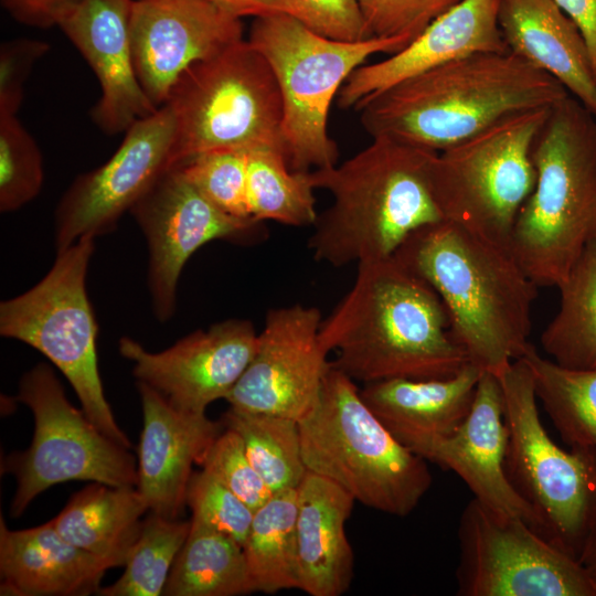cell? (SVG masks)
Here are the masks:
<instances>
[{"instance_id":"cell-2","label":"cell","mask_w":596,"mask_h":596,"mask_svg":"<svg viewBox=\"0 0 596 596\" xmlns=\"http://www.w3.org/2000/svg\"><path fill=\"white\" fill-rule=\"evenodd\" d=\"M567 89L511 52L472 53L406 78L355 109L372 137L440 152L510 115L552 107Z\"/></svg>"},{"instance_id":"cell-8","label":"cell","mask_w":596,"mask_h":596,"mask_svg":"<svg viewBox=\"0 0 596 596\" xmlns=\"http://www.w3.org/2000/svg\"><path fill=\"white\" fill-rule=\"evenodd\" d=\"M164 105L175 123L169 168L213 150L270 148L285 155L276 78L245 39L192 65Z\"/></svg>"},{"instance_id":"cell-28","label":"cell","mask_w":596,"mask_h":596,"mask_svg":"<svg viewBox=\"0 0 596 596\" xmlns=\"http://www.w3.org/2000/svg\"><path fill=\"white\" fill-rule=\"evenodd\" d=\"M188 538L163 588L166 596H237L253 593L242 545L191 518Z\"/></svg>"},{"instance_id":"cell-7","label":"cell","mask_w":596,"mask_h":596,"mask_svg":"<svg viewBox=\"0 0 596 596\" xmlns=\"http://www.w3.org/2000/svg\"><path fill=\"white\" fill-rule=\"evenodd\" d=\"M247 41L265 57L276 78L284 151L289 167L297 171L337 163L338 147L328 132V118L341 87L368 57L391 55L408 44L403 38L334 40L289 14L254 19Z\"/></svg>"},{"instance_id":"cell-18","label":"cell","mask_w":596,"mask_h":596,"mask_svg":"<svg viewBox=\"0 0 596 596\" xmlns=\"http://www.w3.org/2000/svg\"><path fill=\"white\" fill-rule=\"evenodd\" d=\"M130 40L138 81L159 108L192 65L244 38L241 19L207 0H134Z\"/></svg>"},{"instance_id":"cell-25","label":"cell","mask_w":596,"mask_h":596,"mask_svg":"<svg viewBox=\"0 0 596 596\" xmlns=\"http://www.w3.org/2000/svg\"><path fill=\"white\" fill-rule=\"evenodd\" d=\"M296 490L299 589L310 596H341L353 577L354 556L345 523L355 500L308 470Z\"/></svg>"},{"instance_id":"cell-30","label":"cell","mask_w":596,"mask_h":596,"mask_svg":"<svg viewBox=\"0 0 596 596\" xmlns=\"http://www.w3.org/2000/svg\"><path fill=\"white\" fill-rule=\"evenodd\" d=\"M296 518V488L274 492L254 511L242 545L253 593L299 589Z\"/></svg>"},{"instance_id":"cell-37","label":"cell","mask_w":596,"mask_h":596,"mask_svg":"<svg viewBox=\"0 0 596 596\" xmlns=\"http://www.w3.org/2000/svg\"><path fill=\"white\" fill-rule=\"evenodd\" d=\"M199 465L254 511L274 493L252 465L241 436L233 429L224 427Z\"/></svg>"},{"instance_id":"cell-40","label":"cell","mask_w":596,"mask_h":596,"mask_svg":"<svg viewBox=\"0 0 596 596\" xmlns=\"http://www.w3.org/2000/svg\"><path fill=\"white\" fill-rule=\"evenodd\" d=\"M290 15L327 38L340 41L369 39L358 0H288Z\"/></svg>"},{"instance_id":"cell-4","label":"cell","mask_w":596,"mask_h":596,"mask_svg":"<svg viewBox=\"0 0 596 596\" xmlns=\"http://www.w3.org/2000/svg\"><path fill=\"white\" fill-rule=\"evenodd\" d=\"M437 153L376 137L342 163L310 171L332 196L312 225L313 258L334 267L389 258L411 234L445 221L430 183Z\"/></svg>"},{"instance_id":"cell-3","label":"cell","mask_w":596,"mask_h":596,"mask_svg":"<svg viewBox=\"0 0 596 596\" xmlns=\"http://www.w3.org/2000/svg\"><path fill=\"white\" fill-rule=\"evenodd\" d=\"M393 256L438 294L470 363L500 376L524 354L539 287L509 247L441 221L411 234Z\"/></svg>"},{"instance_id":"cell-9","label":"cell","mask_w":596,"mask_h":596,"mask_svg":"<svg viewBox=\"0 0 596 596\" xmlns=\"http://www.w3.org/2000/svg\"><path fill=\"white\" fill-rule=\"evenodd\" d=\"M94 240L86 236L56 252L54 264L36 285L0 304V334L45 355L70 382L89 421L130 448L105 397L98 372V326L86 290Z\"/></svg>"},{"instance_id":"cell-35","label":"cell","mask_w":596,"mask_h":596,"mask_svg":"<svg viewBox=\"0 0 596 596\" xmlns=\"http://www.w3.org/2000/svg\"><path fill=\"white\" fill-rule=\"evenodd\" d=\"M40 148L17 115H0V211L32 201L43 184Z\"/></svg>"},{"instance_id":"cell-20","label":"cell","mask_w":596,"mask_h":596,"mask_svg":"<svg viewBox=\"0 0 596 596\" xmlns=\"http://www.w3.org/2000/svg\"><path fill=\"white\" fill-rule=\"evenodd\" d=\"M134 0H78L58 25L94 71L100 97L92 119L104 132L126 131L155 113L134 64L130 15Z\"/></svg>"},{"instance_id":"cell-16","label":"cell","mask_w":596,"mask_h":596,"mask_svg":"<svg viewBox=\"0 0 596 596\" xmlns=\"http://www.w3.org/2000/svg\"><path fill=\"white\" fill-rule=\"evenodd\" d=\"M317 307L269 309L248 366L225 401L230 407L300 421L317 405L331 366Z\"/></svg>"},{"instance_id":"cell-42","label":"cell","mask_w":596,"mask_h":596,"mask_svg":"<svg viewBox=\"0 0 596 596\" xmlns=\"http://www.w3.org/2000/svg\"><path fill=\"white\" fill-rule=\"evenodd\" d=\"M78 0H1L18 22L36 28L58 25L62 17Z\"/></svg>"},{"instance_id":"cell-41","label":"cell","mask_w":596,"mask_h":596,"mask_svg":"<svg viewBox=\"0 0 596 596\" xmlns=\"http://www.w3.org/2000/svg\"><path fill=\"white\" fill-rule=\"evenodd\" d=\"M50 50L46 42L13 39L0 46V115H17L34 64Z\"/></svg>"},{"instance_id":"cell-36","label":"cell","mask_w":596,"mask_h":596,"mask_svg":"<svg viewBox=\"0 0 596 596\" xmlns=\"http://www.w3.org/2000/svg\"><path fill=\"white\" fill-rule=\"evenodd\" d=\"M175 167L219 209L238 219L254 220L247 202V151H207Z\"/></svg>"},{"instance_id":"cell-15","label":"cell","mask_w":596,"mask_h":596,"mask_svg":"<svg viewBox=\"0 0 596 596\" xmlns=\"http://www.w3.org/2000/svg\"><path fill=\"white\" fill-rule=\"evenodd\" d=\"M174 116L168 105L137 119L113 156L79 174L55 210V247L111 232L159 175L169 168Z\"/></svg>"},{"instance_id":"cell-38","label":"cell","mask_w":596,"mask_h":596,"mask_svg":"<svg viewBox=\"0 0 596 596\" xmlns=\"http://www.w3.org/2000/svg\"><path fill=\"white\" fill-rule=\"evenodd\" d=\"M192 518L244 544L254 510L209 472L193 471L187 491Z\"/></svg>"},{"instance_id":"cell-12","label":"cell","mask_w":596,"mask_h":596,"mask_svg":"<svg viewBox=\"0 0 596 596\" xmlns=\"http://www.w3.org/2000/svg\"><path fill=\"white\" fill-rule=\"evenodd\" d=\"M17 400L31 409L34 433L28 449L12 453L1 465L2 472L12 473L18 483L12 517L21 515L44 490L65 481L137 487V461L129 448L72 405L49 364L39 363L22 375Z\"/></svg>"},{"instance_id":"cell-26","label":"cell","mask_w":596,"mask_h":596,"mask_svg":"<svg viewBox=\"0 0 596 596\" xmlns=\"http://www.w3.org/2000/svg\"><path fill=\"white\" fill-rule=\"evenodd\" d=\"M482 373L468 362L448 377L376 381L360 394L397 439L446 435L467 417Z\"/></svg>"},{"instance_id":"cell-29","label":"cell","mask_w":596,"mask_h":596,"mask_svg":"<svg viewBox=\"0 0 596 596\" xmlns=\"http://www.w3.org/2000/svg\"><path fill=\"white\" fill-rule=\"evenodd\" d=\"M520 359L530 368L536 397L562 440L596 459V369L562 366L532 344Z\"/></svg>"},{"instance_id":"cell-5","label":"cell","mask_w":596,"mask_h":596,"mask_svg":"<svg viewBox=\"0 0 596 596\" xmlns=\"http://www.w3.org/2000/svg\"><path fill=\"white\" fill-rule=\"evenodd\" d=\"M535 185L510 251L538 287H558L596 238V117L575 97L555 103L532 150Z\"/></svg>"},{"instance_id":"cell-1","label":"cell","mask_w":596,"mask_h":596,"mask_svg":"<svg viewBox=\"0 0 596 596\" xmlns=\"http://www.w3.org/2000/svg\"><path fill=\"white\" fill-rule=\"evenodd\" d=\"M356 268L352 287L320 327L322 347L336 352V369L366 384L448 377L469 362L426 280L395 256Z\"/></svg>"},{"instance_id":"cell-19","label":"cell","mask_w":596,"mask_h":596,"mask_svg":"<svg viewBox=\"0 0 596 596\" xmlns=\"http://www.w3.org/2000/svg\"><path fill=\"white\" fill-rule=\"evenodd\" d=\"M398 440L426 461L456 472L479 501L524 520L539 532L533 509L512 487L505 471L508 429L498 376L481 374L467 417L451 433Z\"/></svg>"},{"instance_id":"cell-44","label":"cell","mask_w":596,"mask_h":596,"mask_svg":"<svg viewBox=\"0 0 596 596\" xmlns=\"http://www.w3.org/2000/svg\"><path fill=\"white\" fill-rule=\"evenodd\" d=\"M226 13L238 19L253 17L254 19L277 14H289L288 0H207Z\"/></svg>"},{"instance_id":"cell-14","label":"cell","mask_w":596,"mask_h":596,"mask_svg":"<svg viewBox=\"0 0 596 596\" xmlns=\"http://www.w3.org/2000/svg\"><path fill=\"white\" fill-rule=\"evenodd\" d=\"M130 212L147 241L148 287L160 321L173 316L180 275L200 247L216 240L248 241L262 224L219 209L178 167L166 169Z\"/></svg>"},{"instance_id":"cell-33","label":"cell","mask_w":596,"mask_h":596,"mask_svg":"<svg viewBox=\"0 0 596 596\" xmlns=\"http://www.w3.org/2000/svg\"><path fill=\"white\" fill-rule=\"evenodd\" d=\"M221 423L241 436L248 459L273 492L298 487L307 472L298 421L230 407Z\"/></svg>"},{"instance_id":"cell-23","label":"cell","mask_w":596,"mask_h":596,"mask_svg":"<svg viewBox=\"0 0 596 596\" xmlns=\"http://www.w3.org/2000/svg\"><path fill=\"white\" fill-rule=\"evenodd\" d=\"M509 52L556 78L596 117V75L577 25L554 0H499Z\"/></svg>"},{"instance_id":"cell-34","label":"cell","mask_w":596,"mask_h":596,"mask_svg":"<svg viewBox=\"0 0 596 596\" xmlns=\"http://www.w3.org/2000/svg\"><path fill=\"white\" fill-rule=\"evenodd\" d=\"M191 521L168 519L155 513L143 520L142 528L123 575L97 590L100 596L162 595L170 571L183 546Z\"/></svg>"},{"instance_id":"cell-45","label":"cell","mask_w":596,"mask_h":596,"mask_svg":"<svg viewBox=\"0 0 596 596\" xmlns=\"http://www.w3.org/2000/svg\"><path fill=\"white\" fill-rule=\"evenodd\" d=\"M578 562L596 585V518L583 543L578 555Z\"/></svg>"},{"instance_id":"cell-13","label":"cell","mask_w":596,"mask_h":596,"mask_svg":"<svg viewBox=\"0 0 596 596\" xmlns=\"http://www.w3.org/2000/svg\"><path fill=\"white\" fill-rule=\"evenodd\" d=\"M458 542L460 596H596L576 557L476 498L461 512Z\"/></svg>"},{"instance_id":"cell-32","label":"cell","mask_w":596,"mask_h":596,"mask_svg":"<svg viewBox=\"0 0 596 596\" xmlns=\"http://www.w3.org/2000/svg\"><path fill=\"white\" fill-rule=\"evenodd\" d=\"M310 171L292 170L276 149L247 151V202L255 221L312 226L318 217Z\"/></svg>"},{"instance_id":"cell-27","label":"cell","mask_w":596,"mask_h":596,"mask_svg":"<svg viewBox=\"0 0 596 596\" xmlns=\"http://www.w3.org/2000/svg\"><path fill=\"white\" fill-rule=\"evenodd\" d=\"M147 512L148 504L137 487L93 481L74 493L51 522L66 541L111 568L125 566Z\"/></svg>"},{"instance_id":"cell-21","label":"cell","mask_w":596,"mask_h":596,"mask_svg":"<svg viewBox=\"0 0 596 596\" xmlns=\"http://www.w3.org/2000/svg\"><path fill=\"white\" fill-rule=\"evenodd\" d=\"M499 0H461L434 20L404 49L358 67L341 87L340 108L365 99L425 71L480 52H508L498 24Z\"/></svg>"},{"instance_id":"cell-6","label":"cell","mask_w":596,"mask_h":596,"mask_svg":"<svg viewBox=\"0 0 596 596\" xmlns=\"http://www.w3.org/2000/svg\"><path fill=\"white\" fill-rule=\"evenodd\" d=\"M298 423L307 470L365 507L405 517L432 486L427 461L387 429L358 383L332 364L317 405Z\"/></svg>"},{"instance_id":"cell-43","label":"cell","mask_w":596,"mask_h":596,"mask_svg":"<svg viewBox=\"0 0 596 596\" xmlns=\"http://www.w3.org/2000/svg\"><path fill=\"white\" fill-rule=\"evenodd\" d=\"M577 25L583 35L596 75V0H554Z\"/></svg>"},{"instance_id":"cell-22","label":"cell","mask_w":596,"mask_h":596,"mask_svg":"<svg viewBox=\"0 0 596 596\" xmlns=\"http://www.w3.org/2000/svg\"><path fill=\"white\" fill-rule=\"evenodd\" d=\"M143 426L138 445L137 489L149 512L179 519L187 505L193 465L224 429L205 414L173 408L158 392L137 382Z\"/></svg>"},{"instance_id":"cell-10","label":"cell","mask_w":596,"mask_h":596,"mask_svg":"<svg viewBox=\"0 0 596 596\" xmlns=\"http://www.w3.org/2000/svg\"><path fill=\"white\" fill-rule=\"evenodd\" d=\"M550 109L510 115L436 155L430 183L445 221L510 248L535 185L532 150Z\"/></svg>"},{"instance_id":"cell-17","label":"cell","mask_w":596,"mask_h":596,"mask_svg":"<svg viewBox=\"0 0 596 596\" xmlns=\"http://www.w3.org/2000/svg\"><path fill=\"white\" fill-rule=\"evenodd\" d=\"M258 332L249 320L227 319L196 330L172 347L150 352L123 337L119 353L131 361L137 382L158 392L173 408L205 414L226 398L256 351Z\"/></svg>"},{"instance_id":"cell-24","label":"cell","mask_w":596,"mask_h":596,"mask_svg":"<svg viewBox=\"0 0 596 596\" xmlns=\"http://www.w3.org/2000/svg\"><path fill=\"white\" fill-rule=\"evenodd\" d=\"M110 566L71 544L51 520L10 530L0 520V594L4 596H86L97 593Z\"/></svg>"},{"instance_id":"cell-11","label":"cell","mask_w":596,"mask_h":596,"mask_svg":"<svg viewBox=\"0 0 596 596\" xmlns=\"http://www.w3.org/2000/svg\"><path fill=\"white\" fill-rule=\"evenodd\" d=\"M508 429L505 471L539 520V533L578 560L596 518V459L561 448L538 411L533 375L518 359L498 376Z\"/></svg>"},{"instance_id":"cell-39","label":"cell","mask_w":596,"mask_h":596,"mask_svg":"<svg viewBox=\"0 0 596 596\" xmlns=\"http://www.w3.org/2000/svg\"><path fill=\"white\" fill-rule=\"evenodd\" d=\"M461 0H358L368 38L412 42Z\"/></svg>"},{"instance_id":"cell-31","label":"cell","mask_w":596,"mask_h":596,"mask_svg":"<svg viewBox=\"0 0 596 596\" xmlns=\"http://www.w3.org/2000/svg\"><path fill=\"white\" fill-rule=\"evenodd\" d=\"M557 288L560 309L542 332V349L562 366L596 369V238Z\"/></svg>"}]
</instances>
